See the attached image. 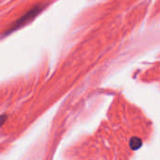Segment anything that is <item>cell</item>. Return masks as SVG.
<instances>
[{"label": "cell", "instance_id": "1", "mask_svg": "<svg viewBox=\"0 0 160 160\" xmlns=\"http://www.w3.org/2000/svg\"><path fill=\"white\" fill-rule=\"evenodd\" d=\"M46 7V5L44 4H38L36 6H34L32 8H30L28 11H26L22 16H21L18 20H16L9 27L8 29L5 32V35H9L12 32H14L15 30H18L19 28L24 26L26 23L30 22L31 21H33Z\"/></svg>", "mask_w": 160, "mask_h": 160}, {"label": "cell", "instance_id": "2", "mask_svg": "<svg viewBox=\"0 0 160 160\" xmlns=\"http://www.w3.org/2000/svg\"><path fill=\"white\" fill-rule=\"evenodd\" d=\"M7 115L6 114H2V115H0V128L5 124V122H6V120H7Z\"/></svg>", "mask_w": 160, "mask_h": 160}]
</instances>
